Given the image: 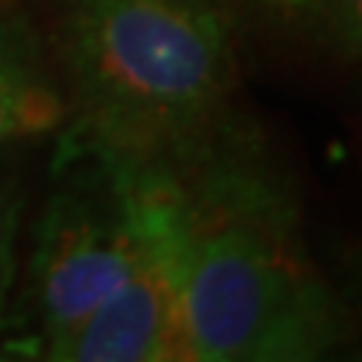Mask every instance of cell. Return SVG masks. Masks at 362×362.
<instances>
[{"label": "cell", "mask_w": 362, "mask_h": 362, "mask_svg": "<svg viewBox=\"0 0 362 362\" xmlns=\"http://www.w3.org/2000/svg\"><path fill=\"white\" fill-rule=\"evenodd\" d=\"M61 151L160 160L226 118L235 73L230 0H66Z\"/></svg>", "instance_id": "2"}, {"label": "cell", "mask_w": 362, "mask_h": 362, "mask_svg": "<svg viewBox=\"0 0 362 362\" xmlns=\"http://www.w3.org/2000/svg\"><path fill=\"white\" fill-rule=\"evenodd\" d=\"M269 18L323 49L362 54V0H263Z\"/></svg>", "instance_id": "5"}, {"label": "cell", "mask_w": 362, "mask_h": 362, "mask_svg": "<svg viewBox=\"0 0 362 362\" xmlns=\"http://www.w3.org/2000/svg\"><path fill=\"white\" fill-rule=\"evenodd\" d=\"M64 121V88L54 85L33 33L0 16V148L54 133Z\"/></svg>", "instance_id": "4"}, {"label": "cell", "mask_w": 362, "mask_h": 362, "mask_svg": "<svg viewBox=\"0 0 362 362\" xmlns=\"http://www.w3.org/2000/svg\"><path fill=\"white\" fill-rule=\"evenodd\" d=\"M347 305H350V311H354L356 320H362V266H359L356 278H354V293L347 296Z\"/></svg>", "instance_id": "7"}, {"label": "cell", "mask_w": 362, "mask_h": 362, "mask_svg": "<svg viewBox=\"0 0 362 362\" xmlns=\"http://www.w3.org/2000/svg\"><path fill=\"white\" fill-rule=\"evenodd\" d=\"M21 214H25V197H21L18 178H13L6 169H0V314L6 308L9 290L16 284V266H18V230Z\"/></svg>", "instance_id": "6"}, {"label": "cell", "mask_w": 362, "mask_h": 362, "mask_svg": "<svg viewBox=\"0 0 362 362\" xmlns=\"http://www.w3.org/2000/svg\"><path fill=\"white\" fill-rule=\"evenodd\" d=\"M0 359H4V354H0Z\"/></svg>", "instance_id": "8"}, {"label": "cell", "mask_w": 362, "mask_h": 362, "mask_svg": "<svg viewBox=\"0 0 362 362\" xmlns=\"http://www.w3.org/2000/svg\"><path fill=\"white\" fill-rule=\"evenodd\" d=\"M54 173L28 266V347L45 359L127 281L139 257L133 197L112 157L58 148Z\"/></svg>", "instance_id": "3"}, {"label": "cell", "mask_w": 362, "mask_h": 362, "mask_svg": "<svg viewBox=\"0 0 362 362\" xmlns=\"http://www.w3.org/2000/svg\"><path fill=\"white\" fill-rule=\"evenodd\" d=\"M160 160L181 202L190 362H311L350 341L356 317L305 254L299 202L251 133L223 118Z\"/></svg>", "instance_id": "1"}]
</instances>
